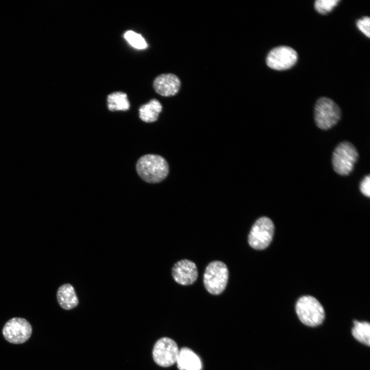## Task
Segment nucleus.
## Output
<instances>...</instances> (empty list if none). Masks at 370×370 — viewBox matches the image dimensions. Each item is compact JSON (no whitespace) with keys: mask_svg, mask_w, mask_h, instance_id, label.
<instances>
[{"mask_svg":"<svg viewBox=\"0 0 370 370\" xmlns=\"http://www.w3.org/2000/svg\"><path fill=\"white\" fill-rule=\"evenodd\" d=\"M137 172L144 181L156 183L162 181L168 176L169 164L162 156L146 154L141 156L136 165Z\"/></svg>","mask_w":370,"mask_h":370,"instance_id":"f257e3e1","label":"nucleus"},{"mask_svg":"<svg viewBox=\"0 0 370 370\" xmlns=\"http://www.w3.org/2000/svg\"><path fill=\"white\" fill-rule=\"evenodd\" d=\"M297 314L304 324L314 327L322 324L325 318V311L321 303L310 295L303 296L295 305Z\"/></svg>","mask_w":370,"mask_h":370,"instance_id":"f03ea898","label":"nucleus"},{"mask_svg":"<svg viewBox=\"0 0 370 370\" xmlns=\"http://www.w3.org/2000/svg\"><path fill=\"white\" fill-rule=\"evenodd\" d=\"M228 277L226 265L221 261H213L206 268L203 274L204 286L210 293L220 294L226 288Z\"/></svg>","mask_w":370,"mask_h":370,"instance_id":"7ed1b4c3","label":"nucleus"},{"mask_svg":"<svg viewBox=\"0 0 370 370\" xmlns=\"http://www.w3.org/2000/svg\"><path fill=\"white\" fill-rule=\"evenodd\" d=\"M358 156V152L352 143L348 141L342 142L333 152L332 164L334 170L340 175H349L353 170Z\"/></svg>","mask_w":370,"mask_h":370,"instance_id":"20e7f679","label":"nucleus"},{"mask_svg":"<svg viewBox=\"0 0 370 370\" xmlns=\"http://www.w3.org/2000/svg\"><path fill=\"white\" fill-rule=\"evenodd\" d=\"M341 116L339 106L330 98L322 97L317 100L314 106V120L320 129L331 128L338 123Z\"/></svg>","mask_w":370,"mask_h":370,"instance_id":"39448f33","label":"nucleus"},{"mask_svg":"<svg viewBox=\"0 0 370 370\" xmlns=\"http://www.w3.org/2000/svg\"><path fill=\"white\" fill-rule=\"evenodd\" d=\"M274 230L273 223L270 218L267 217L259 218L253 225L248 235L249 245L256 250L265 249L272 239Z\"/></svg>","mask_w":370,"mask_h":370,"instance_id":"423d86ee","label":"nucleus"},{"mask_svg":"<svg viewBox=\"0 0 370 370\" xmlns=\"http://www.w3.org/2000/svg\"><path fill=\"white\" fill-rule=\"evenodd\" d=\"M32 331L29 322L25 319L19 317L9 320L2 330L4 338L10 343L16 344L27 341L30 338Z\"/></svg>","mask_w":370,"mask_h":370,"instance_id":"0eeeda50","label":"nucleus"},{"mask_svg":"<svg viewBox=\"0 0 370 370\" xmlns=\"http://www.w3.org/2000/svg\"><path fill=\"white\" fill-rule=\"evenodd\" d=\"M179 349L172 339L163 337L153 347L152 355L155 362L162 367H169L176 362Z\"/></svg>","mask_w":370,"mask_h":370,"instance_id":"6e6552de","label":"nucleus"},{"mask_svg":"<svg viewBox=\"0 0 370 370\" xmlns=\"http://www.w3.org/2000/svg\"><path fill=\"white\" fill-rule=\"evenodd\" d=\"M297 60L298 53L293 48L281 46L274 48L269 52L266 64L273 69L283 70L291 68Z\"/></svg>","mask_w":370,"mask_h":370,"instance_id":"1a4fd4ad","label":"nucleus"},{"mask_svg":"<svg viewBox=\"0 0 370 370\" xmlns=\"http://www.w3.org/2000/svg\"><path fill=\"white\" fill-rule=\"evenodd\" d=\"M172 276L176 282L182 285L193 284L197 279L198 271L195 264L189 260L176 263L172 268Z\"/></svg>","mask_w":370,"mask_h":370,"instance_id":"9d476101","label":"nucleus"},{"mask_svg":"<svg viewBox=\"0 0 370 370\" xmlns=\"http://www.w3.org/2000/svg\"><path fill=\"white\" fill-rule=\"evenodd\" d=\"M180 86V80L172 73L160 75L155 78L153 82L156 92L164 97L175 95L178 91Z\"/></svg>","mask_w":370,"mask_h":370,"instance_id":"9b49d317","label":"nucleus"},{"mask_svg":"<svg viewBox=\"0 0 370 370\" xmlns=\"http://www.w3.org/2000/svg\"><path fill=\"white\" fill-rule=\"evenodd\" d=\"M176 363L179 370H201L202 368L199 357L188 347H182L179 350Z\"/></svg>","mask_w":370,"mask_h":370,"instance_id":"f8f14e48","label":"nucleus"},{"mask_svg":"<svg viewBox=\"0 0 370 370\" xmlns=\"http://www.w3.org/2000/svg\"><path fill=\"white\" fill-rule=\"evenodd\" d=\"M59 305L64 309L70 310L77 307L79 300L74 287L69 283L60 286L57 291Z\"/></svg>","mask_w":370,"mask_h":370,"instance_id":"ddd939ff","label":"nucleus"},{"mask_svg":"<svg viewBox=\"0 0 370 370\" xmlns=\"http://www.w3.org/2000/svg\"><path fill=\"white\" fill-rule=\"evenodd\" d=\"M162 105L156 99H152L139 108V117L144 122L152 123L156 121L162 110Z\"/></svg>","mask_w":370,"mask_h":370,"instance_id":"4468645a","label":"nucleus"},{"mask_svg":"<svg viewBox=\"0 0 370 370\" xmlns=\"http://www.w3.org/2000/svg\"><path fill=\"white\" fill-rule=\"evenodd\" d=\"M107 102L108 108L110 111H126L130 106L126 94L121 91L109 94Z\"/></svg>","mask_w":370,"mask_h":370,"instance_id":"2eb2a0df","label":"nucleus"},{"mask_svg":"<svg viewBox=\"0 0 370 370\" xmlns=\"http://www.w3.org/2000/svg\"><path fill=\"white\" fill-rule=\"evenodd\" d=\"M354 326L351 330L353 337L360 342L369 346L370 324L367 322L353 321Z\"/></svg>","mask_w":370,"mask_h":370,"instance_id":"dca6fc26","label":"nucleus"},{"mask_svg":"<svg viewBox=\"0 0 370 370\" xmlns=\"http://www.w3.org/2000/svg\"><path fill=\"white\" fill-rule=\"evenodd\" d=\"M124 39L133 47L143 49L147 47V44L141 34L133 31L128 30L124 34Z\"/></svg>","mask_w":370,"mask_h":370,"instance_id":"f3484780","label":"nucleus"},{"mask_svg":"<svg viewBox=\"0 0 370 370\" xmlns=\"http://www.w3.org/2000/svg\"><path fill=\"white\" fill-rule=\"evenodd\" d=\"M339 2V0H317L314 2V8L319 13L326 14L330 12Z\"/></svg>","mask_w":370,"mask_h":370,"instance_id":"a211bd4d","label":"nucleus"},{"mask_svg":"<svg viewBox=\"0 0 370 370\" xmlns=\"http://www.w3.org/2000/svg\"><path fill=\"white\" fill-rule=\"evenodd\" d=\"M358 29L368 38L370 37V18L364 16L357 21Z\"/></svg>","mask_w":370,"mask_h":370,"instance_id":"6ab92c4d","label":"nucleus"},{"mask_svg":"<svg viewBox=\"0 0 370 370\" xmlns=\"http://www.w3.org/2000/svg\"><path fill=\"white\" fill-rule=\"evenodd\" d=\"M360 190L365 196H370V176L369 175L366 176L361 181L360 184Z\"/></svg>","mask_w":370,"mask_h":370,"instance_id":"aec40b11","label":"nucleus"}]
</instances>
